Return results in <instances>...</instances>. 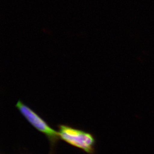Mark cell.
<instances>
[{"label":"cell","instance_id":"cell-1","mask_svg":"<svg viewBox=\"0 0 154 154\" xmlns=\"http://www.w3.org/2000/svg\"><path fill=\"white\" fill-rule=\"evenodd\" d=\"M58 134L61 139L71 145L88 153L94 152L95 139L91 134L66 125L60 126Z\"/></svg>","mask_w":154,"mask_h":154},{"label":"cell","instance_id":"cell-2","mask_svg":"<svg viewBox=\"0 0 154 154\" xmlns=\"http://www.w3.org/2000/svg\"><path fill=\"white\" fill-rule=\"evenodd\" d=\"M16 107L31 125L39 132L45 134L51 141H55L60 137L58 132L51 128L42 118L21 101H18Z\"/></svg>","mask_w":154,"mask_h":154}]
</instances>
